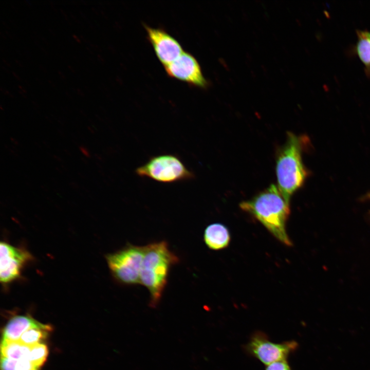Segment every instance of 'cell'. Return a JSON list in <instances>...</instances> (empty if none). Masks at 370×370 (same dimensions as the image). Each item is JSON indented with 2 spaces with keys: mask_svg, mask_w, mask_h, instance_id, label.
Returning <instances> with one entry per match:
<instances>
[{
  "mask_svg": "<svg viewBox=\"0 0 370 370\" xmlns=\"http://www.w3.org/2000/svg\"><path fill=\"white\" fill-rule=\"evenodd\" d=\"M239 207L258 220L280 242L287 246L292 245L286 232L289 202L277 186L270 185L250 199L241 202Z\"/></svg>",
  "mask_w": 370,
  "mask_h": 370,
  "instance_id": "6da1fadb",
  "label": "cell"
},
{
  "mask_svg": "<svg viewBox=\"0 0 370 370\" xmlns=\"http://www.w3.org/2000/svg\"><path fill=\"white\" fill-rule=\"evenodd\" d=\"M140 274V284L148 290L150 305L156 307L159 304L168 282L170 269L179 258L164 240L145 246Z\"/></svg>",
  "mask_w": 370,
  "mask_h": 370,
  "instance_id": "7a4b0ae2",
  "label": "cell"
},
{
  "mask_svg": "<svg viewBox=\"0 0 370 370\" xmlns=\"http://www.w3.org/2000/svg\"><path fill=\"white\" fill-rule=\"evenodd\" d=\"M302 140L301 137L288 132L286 140L276 155L278 187L288 202L307 176L302 159Z\"/></svg>",
  "mask_w": 370,
  "mask_h": 370,
  "instance_id": "3957f363",
  "label": "cell"
},
{
  "mask_svg": "<svg viewBox=\"0 0 370 370\" xmlns=\"http://www.w3.org/2000/svg\"><path fill=\"white\" fill-rule=\"evenodd\" d=\"M145 247L128 244L105 256L108 267L119 283L133 285L140 284V274Z\"/></svg>",
  "mask_w": 370,
  "mask_h": 370,
  "instance_id": "277c9868",
  "label": "cell"
},
{
  "mask_svg": "<svg viewBox=\"0 0 370 370\" xmlns=\"http://www.w3.org/2000/svg\"><path fill=\"white\" fill-rule=\"evenodd\" d=\"M136 174L162 183H173L188 180L194 177L181 160L171 154L151 157L144 164L137 168Z\"/></svg>",
  "mask_w": 370,
  "mask_h": 370,
  "instance_id": "5b68a950",
  "label": "cell"
},
{
  "mask_svg": "<svg viewBox=\"0 0 370 370\" xmlns=\"http://www.w3.org/2000/svg\"><path fill=\"white\" fill-rule=\"evenodd\" d=\"M298 346L294 341L282 343L270 341L263 332L255 333L247 345L248 351L265 365L286 360Z\"/></svg>",
  "mask_w": 370,
  "mask_h": 370,
  "instance_id": "8992f818",
  "label": "cell"
},
{
  "mask_svg": "<svg viewBox=\"0 0 370 370\" xmlns=\"http://www.w3.org/2000/svg\"><path fill=\"white\" fill-rule=\"evenodd\" d=\"M33 260L27 250L5 242L0 243V280L4 286L20 279L24 267Z\"/></svg>",
  "mask_w": 370,
  "mask_h": 370,
  "instance_id": "52a82bcc",
  "label": "cell"
},
{
  "mask_svg": "<svg viewBox=\"0 0 370 370\" xmlns=\"http://www.w3.org/2000/svg\"><path fill=\"white\" fill-rule=\"evenodd\" d=\"M166 74L188 83L193 87L206 88L208 82L203 75L200 66L191 53L183 52L175 61L164 66Z\"/></svg>",
  "mask_w": 370,
  "mask_h": 370,
  "instance_id": "ba28073f",
  "label": "cell"
},
{
  "mask_svg": "<svg viewBox=\"0 0 370 370\" xmlns=\"http://www.w3.org/2000/svg\"><path fill=\"white\" fill-rule=\"evenodd\" d=\"M149 41L159 61L165 66L184 52L178 41L165 30L144 25Z\"/></svg>",
  "mask_w": 370,
  "mask_h": 370,
  "instance_id": "9c48e42d",
  "label": "cell"
},
{
  "mask_svg": "<svg viewBox=\"0 0 370 370\" xmlns=\"http://www.w3.org/2000/svg\"><path fill=\"white\" fill-rule=\"evenodd\" d=\"M41 324L29 315L14 316L9 320L4 327L2 340L18 341L26 330Z\"/></svg>",
  "mask_w": 370,
  "mask_h": 370,
  "instance_id": "30bf717a",
  "label": "cell"
},
{
  "mask_svg": "<svg viewBox=\"0 0 370 370\" xmlns=\"http://www.w3.org/2000/svg\"><path fill=\"white\" fill-rule=\"evenodd\" d=\"M203 239L209 248L219 250L229 245L231 236L229 229L225 225L216 223L206 227L203 233Z\"/></svg>",
  "mask_w": 370,
  "mask_h": 370,
  "instance_id": "8fae6325",
  "label": "cell"
},
{
  "mask_svg": "<svg viewBox=\"0 0 370 370\" xmlns=\"http://www.w3.org/2000/svg\"><path fill=\"white\" fill-rule=\"evenodd\" d=\"M358 40L355 46V52L364 65L366 75L370 77V39L367 30H357Z\"/></svg>",
  "mask_w": 370,
  "mask_h": 370,
  "instance_id": "7c38bea8",
  "label": "cell"
},
{
  "mask_svg": "<svg viewBox=\"0 0 370 370\" xmlns=\"http://www.w3.org/2000/svg\"><path fill=\"white\" fill-rule=\"evenodd\" d=\"M51 330L50 325L41 323L26 330L18 341L29 346L44 343Z\"/></svg>",
  "mask_w": 370,
  "mask_h": 370,
  "instance_id": "4fadbf2b",
  "label": "cell"
},
{
  "mask_svg": "<svg viewBox=\"0 0 370 370\" xmlns=\"http://www.w3.org/2000/svg\"><path fill=\"white\" fill-rule=\"evenodd\" d=\"M1 349V356L19 360L27 359L30 346L24 344L20 341L2 340Z\"/></svg>",
  "mask_w": 370,
  "mask_h": 370,
  "instance_id": "5bb4252c",
  "label": "cell"
},
{
  "mask_svg": "<svg viewBox=\"0 0 370 370\" xmlns=\"http://www.w3.org/2000/svg\"><path fill=\"white\" fill-rule=\"evenodd\" d=\"M48 353V348L45 343L31 345L27 359L41 368L46 361Z\"/></svg>",
  "mask_w": 370,
  "mask_h": 370,
  "instance_id": "9a60e30c",
  "label": "cell"
},
{
  "mask_svg": "<svg viewBox=\"0 0 370 370\" xmlns=\"http://www.w3.org/2000/svg\"><path fill=\"white\" fill-rule=\"evenodd\" d=\"M40 368L27 359L16 360V370H40Z\"/></svg>",
  "mask_w": 370,
  "mask_h": 370,
  "instance_id": "2e32d148",
  "label": "cell"
},
{
  "mask_svg": "<svg viewBox=\"0 0 370 370\" xmlns=\"http://www.w3.org/2000/svg\"><path fill=\"white\" fill-rule=\"evenodd\" d=\"M265 370H291L286 360L279 361L268 365Z\"/></svg>",
  "mask_w": 370,
  "mask_h": 370,
  "instance_id": "e0dca14e",
  "label": "cell"
},
{
  "mask_svg": "<svg viewBox=\"0 0 370 370\" xmlns=\"http://www.w3.org/2000/svg\"><path fill=\"white\" fill-rule=\"evenodd\" d=\"M16 360L8 358L1 356V370H16L15 365Z\"/></svg>",
  "mask_w": 370,
  "mask_h": 370,
  "instance_id": "ac0fdd59",
  "label": "cell"
},
{
  "mask_svg": "<svg viewBox=\"0 0 370 370\" xmlns=\"http://www.w3.org/2000/svg\"><path fill=\"white\" fill-rule=\"evenodd\" d=\"M80 150L81 152L83 153V154L85 156H86V157H89L90 156L89 151L86 147H85L84 146H81L80 147Z\"/></svg>",
  "mask_w": 370,
  "mask_h": 370,
  "instance_id": "d6986e66",
  "label": "cell"
},
{
  "mask_svg": "<svg viewBox=\"0 0 370 370\" xmlns=\"http://www.w3.org/2000/svg\"><path fill=\"white\" fill-rule=\"evenodd\" d=\"M367 33H368V36H369V39H370V31H369L367 30Z\"/></svg>",
  "mask_w": 370,
  "mask_h": 370,
  "instance_id": "ffe728a7",
  "label": "cell"
}]
</instances>
